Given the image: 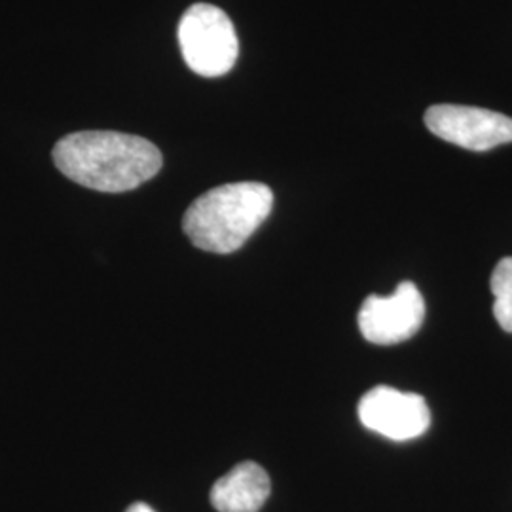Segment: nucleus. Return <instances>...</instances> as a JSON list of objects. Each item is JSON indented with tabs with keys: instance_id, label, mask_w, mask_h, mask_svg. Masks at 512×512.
Masks as SVG:
<instances>
[{
	"instance_id": "1",
	"label": "nucleus",
	"mask_w": 512,
	"mask_h": 512,
	"mask_svg": "<svg viewBox=\"0 0 512 512\" xmlns=\"http://www.w3.org/2000/svg\"><path fill=\"white\" fill-rule=\"evenodd\" d=\"M57 169L99 192H128L158 175L164 158L147 139L118 131H78L54 147Z\"/></svg>"
},
{
	"instance_id": "2",
	"label": "nucleus",
	"mask_w": 512,
	"mask_h": 512,
	"mask_svg": "<svg viewBox=\"0 0 512 512\" xmlns=\"http://www.w3.org/2000/svg\"><path fill=\"white\" fill-rule=\"evenodd\" d=\"M272 207L274 192L266 184H222L186 209L184 234L202 251L230 255L270 217Z\"/></svg>"
},
{
	"instance_id": "3",
	"label": "nucleus",
	"mask_w": 512,
	"mask_h": 512,
	"mask_svg": "<svg viewBox=\"0 0 512 512\" xmlns=\"http://www.w3.org/2000/svg\"><path fill=\"white\" fill-rule=\"evenodd\" d=\"M184 63L200 76L230 73L238 61L239 42L232 19L213 4H194L179 23Z\"/></svg>"
},
{
	"instance_id": "4",
	"label": "nucleus",
	"mask_w": 512,
	"mask_h": 512,
	"mask_svg": "<svg viewBox=\"0 0 512 512\" xmlns=\"http://www.w3.org/2000/svg\"><path fill=\"white\" fill-rule=\"evenodd\" d=\"M425 126L442 141L473 152L512 143V118L495 110L433 105L425 112Z\"/></svg>"
},
{
	"instance_id": "5",
	"label": "nucleus",
	"mask_w": 512,
	"mask_h": 512,
	"mask_svg": "<svg viewBox=\"0 0 512 512\" xmlns=\"http://www.w3.org/2000/svg\"><path fill=\"white\" fill-rule=\"evenodd\" d=\"M425 300L412 281L391 296H368L359 311V329L370 344L393 346L410 340L423 325Z\"/></svg>"
},
{
	"instance_id": "6",
	"label": "nucleus",
	"mask_w": 512,
	"mask_h": 512,
	"mask_svg": "<svg viewBox=\"0 0 512 512\" xmlns=\"http://www.w3.org/2000/svg\"><path fill=\"white\" fill-rule=\"evenodd\" d=\"M359 420L368 431L385 439H418L431 425V410L418 393L378 385L359 403Z\"/></svg>"
},
{
	"instance_id": "7",
	"label": "nucleus",
	"mask_w": 512,
	"mask_h": 512,
	"mask_svg": "<svg viewBox=\"0 0 512 512\" xmlns=\"http://www.w3.org/2000/svg\"><path fill=\"white\" fill-rule=\"evenodd\" d=\"M270 492L272 482L268 473L258 463L245 461L215 482L211 505L219 512H258Z\"/></svg>"
},
{
	"instance_id": "8",
	"label": "nucleus",
	"mask_w": 512,
	"mask_h": 512,
	"mask_svg": "<svg viewBox=\"0 0 512 512\" xmlns=\"http://www.w3.org/2000/svg\"><path fill=\"white\" fill-rule=\"evenodd\" d=\"M490 289L494 294V317L499 327L512 334V256L497 262Z\"/></svg>"
},
{
	"instance_id": "9",
	"label": "nucleus",
	"mask_w": 512,
	"mask_h": 512,
	"mask_svg": "<svg viewBox=\"0 0 512 512\" xmlns=\"http://www.w3.org/2000/svg\"><path fill=\"white\" fill-rule=\"evenodd\" d=\"M126 512H156L150 505L147 503H133V505H129L128 511Z\"/></svg>"
}]
</instances>
